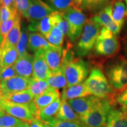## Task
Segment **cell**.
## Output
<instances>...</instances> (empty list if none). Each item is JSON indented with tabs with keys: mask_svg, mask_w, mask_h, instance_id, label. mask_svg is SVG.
<instances>
[{
	"mask_svg": "<svg viewBox=\"0 0 127 127\" xmlns=\"http://www.w3.org/2000/svg\"><path fill=\"white\" fill-rule=\"evenodd\" d=\"M2 41H3V38H0V44L2 43Z\"/></svg>",
	"mask_w": 127,
	"mask_h": 127,
	"instance_id": "49",
	"label": "cell"
},
{
	"mask_svg": "<svg viewBox=\"0 0 127 127\" xmlns=\"http://www.w3.org/2000/svg\"><path fill=\"white\" fill-rule=\"evenodd\" d=\"M0 109L9 115L25 122H31L35 117L31 114L28 105L14 104L0 99Z\"/></svg>",
	"mask_w": 127,
	"mask_h": 127,
	"instance_id": "8",
	"label": "cell"
},
{
	"mask_svg": "<svg viewBox=\"0 0 127 127\" xmlns=\"http://www.w3.org/2000/svg\"><path fill=\"white\" fill-rule=\"evenodd\" d=\"M46 49H42L35 53L33 60L32 78L40 80H47L50 70L45 57Z\"/></svg>",
	"mask_w": 127,
	"mask_h": 127,
	"instance_id": "10",
	"label": "cell"
},
{
	"mask_svg": "<svg viewBox=\"0 0 127 127\" xmlns=\"http://www.w3.org/2000/svg\"><path fill=\"white\" fill-rule=\"evenodd\" d=\"M101 99L94 95H90L85 97L68 100L67 102L73 110L80 117L88 114L99 102Z\"/></svg>",
	"mask_w": 127,
	"mask_h": 127,
	"instance_id": "13",
	"label": "cell"
},
{
	"mask_svg": "<svg viewBox=\"0 0 127 127\" xmlns=\"http://www.w3.org/2000/svg\"><path fill=\"white\" fill-rule=\"evenodd\" d=\"M34 56L28 52L22 57H18L13 65L17 75L26 78L32 77Z\"/></svg>",
	"mask_w": 127,
	"mask_h": 127,
	"instance_id": "15",
	"label": "cell"
},
{
	"mask_svg": "<svg viewBox=\"0 0 127 127\" xmlns=\"http://www.w3.org/2000/svg\"><path fill=\"white\" fill-rule=\"evenodd\" d=\"M34 96L28 90L7 95L0 99H5L14 104L28 105L34 100Z\"/></svg>",
	"mask_w": 127,
	"mask_h": 127,
	"instance_id": "23",
	"label": "cell"
},
{
	"mask_svg": "<svg viewBox=\"0 0 127 127\" xmlns=\"http://www.w3.org/2000/svg\"><path fill=\"white\" fill-rule=\"evenodd\" d=\"M106 73L110 85L117 90L127 87V60L123 57L117 58L109 64Z\"/></svg>",
	"mask_w": 127,
	"mask_h": 127,
	"instance_id": "4",
	"label": "cell"
},
{
	"mask_svg": "<svg viewBox=\"0 0 127 127\" xmlns=\"http://www.w3.org/2000/svg\"><path fill=\"white\" fill-rule=\"evenodd\" d=\"M125 2L127 4V0H125Z\"/></svg>",
	"mask_w": 127,
	"mask_h": 127,
	"instance_id": "51",
	"label": "cell"
},
{
	"mask_svg": "<svg viewBox=\"0 0 127 127\" xmlns=\"http://www.w3.org/2000/svg\"><path fill=\"white\" fill-rule=\"evenodd\" d=\"M90 95H91V94L84 82L71 87H66V88H64L61 94V100L68 101Z\"/></svg>",
	"mask_w": 127,
	"mask_h": 127,
	"instance_id": "19",
	"label": "cell"
},
{
	"mask_svg": "<svg viewBox=\"0 0 127 127\" xmlns=\"http://www.w3.org/2000/svg\"><path fill=\"white\" fill-rule=\"evenodd\" d=\"M42 124L43 122L38 118H35L29 123L30 127H42Z\"/></svg>",
	"mask_w": 127,
	"mask_h": 127,
	"instance_id": "42",
	"label": "cell"
},
{
	"mask_svg": "<svg viewBox=\"0 0 127 127\" xmlns=\"http://www.w3.org/2000/svg\"><path fill=\"white\" fill-rule=\"evenodd\" d=\"M19 127H30L29 123H27V122L23 121V123L21 124Z\"/></svg>",
	"mask_w": 127,
	"mask_h": 127,
	"instance_id": "45",
	"label": "cell"
},
{
	"mask_svg": "<svg viewBox=\"0 0 127 127\" xmlns=\"http://www.w3.org/2000/svg\"><path fill=\"white\" fill-rule=\"evenodd\" d=\"M84 84L91 95L102 99H109L113 90L102 71L98 68H94Z\"/></svg>",
	"mask_w": 127,
	"mask_h": 127,
	"instance_id": "2",
	"label": "cell"
},
{
	"mask_svg": "<svg viewBox=\"0 0 127 127\" xmlns=\"http://www.w3.org/2000/svg\"><path fill=\"white\" fill-rule=\"evenodd\" d=\"M15 15H16L12 16L11 18L9 19L7 21H6L5 23L2 24L1 25V35L2 36L3 40L5 38L6 36H7V35L8 34V33L13 27L14 23H15Z\"/></svg>",
	"mask_w": 127,
	"mask_h": 127,
	"instance_id": "37",
	"label": "cell"
},
{
	"mask_svg": "<svg viewBox=\"0 0 127 127\" xmlns=\"http://www.w3.org/2000/svg\"><path fill=\"white\" fill-rule=\"evenodd\" d=\"M64 57L63 50L61 47L51 46L45 50V57L50 72H55L62 68Z\"/></svg>",
	"mask_w": 127,
	"mask_h": 127,
	"instance_id": "14",
	"label": "cell"
},
{
	"mask_svg": "<svg viewBox=\"0 0 127 127\" xmlns=\"http://www.w3.org/2000/svg\"><path fill=\"white\" fill-rule=\"evenodd\" d=\"M55 118L61 120L82 124L80 117L68 104L67 101H62V104Z\"/></svg>",
	"mask_w": 127,
	"mask_h": 127,
	"instance_id": "22",
	"label": "cell"
},
{
	"mask_svg": "<svg viewBox=\"0 0 127 127\" xmlns=\"http://www.w3.org/2000/svg\"><path fill=\"white\" fill-rule=\"evenodd\" d=\"M16 76H18V75L16 72L14 65H12L0 71V82Z\"/></svg>",
	"mask_w": 127,
	"mask_h": 127,
	"instance_id": "38",
	"label": "cell"
},
{
	"mask_svg": "<svg viewBox=\"0 0 127 127\" xmlns=\"http://www.w3.org/2000/svg\"><path fill=\"white\" fill-rule=\"evenodd\" d=\"M42 127H52L50 126V125L44 123L43 122V124H42Z\"/></svg>",
	"mask_w": 127,
	"mask_h": 127,
	"instance_id": "46",
	"label": "cell"
},
{
	"mask_svg": "<svg viewBox=\"0 0 127 127\" xmlns=\"http://www.w3.org/2000/svg\"><path fill=\"white\" fill-rule=\"evenodd\" d=\"M117 101L122 107L127 108V88L117 96Z\"/></svg>",
	"mask_w": 127,
	"mask_h": 127,
	"instance_id": "40",
	"label": "cell"
},
{
	"mask_svg": "<svg viewBox=\"0 0 127 127\" xmlns=\"http://www.w3.org/2000/svg\"><path fill=\"white\" fill-rule=\"evenodd\" d=\"M101 26L92 18L87 21L84 31L76 47V52L79 57L88 55L96 43Z\"/></svg>",
	"mask_w": 127,
	"mask_h": 127,
	"instance_id": "3",
	"label": "cell"
},
{
	"mask_svg": "<svg viewBox=\"0 0 127 127\" xmlns=\"http://www.w3.org/2000/svg\"><path fill=\"white\" fill-rule=\"evenodd\" d=\"M107 127H127V108H113L108 114Z\"/></svg>",
	"mask_w": 127,
	"mask_h": 127,
	"instance_id": "17",
	"label": "cell"
},
{
	"mask_svg": "<svg viewBox=\"0 0 127 127\" xmlns=\"http://www.w3.org/2000/svg\"><path fill=\"white\" fill-rule=\"evenodd\" d=\"M15 0H3L1 4L12 11H17L15 7Z\"/></svg>",
	"mask_w": 127,
	"mask_h": 127,
	"instance_id": "41",
	"label": "cell"
},
{
	"mask_svg": "<svg viewBox=\"0 0 127 127\" xmlns=\"http://www.w3.org/2000/svg\"><path fill=\"white\" fill-rule=\"evenodd\" d=\"M112 108V102L111 99L101 98L88 114L80 117L83 127L106 126L108 116Z\"/></svg>",
	"mask_w": 127,
	"mask_h": 127,
	"instance_id": "1",
	"label": "cell"
},
{
	"mask_svg": "<svg viewBox=\"0 0 127 127\" xmlns=\"http://www.w3.org/2000/svg\"><path fill=\"white\" fill-rule=\"evenodd\" d=\"M54 12L55 11L42 0H30V7L26 18L29 23V31H36L39 22Z\"/></svg>",
	"mask_w": 127,
	"mask_h": 127,
	"instance_id": "7",
	"label": "cell"
},
{
	"mask_svg": "<svg viewBox=\"0 0 127 127\" xmlns=\"http://www.w3.org/2000/svg\"><path fill=\"white\" fill-rule=\"evenodd\" d=\"M95 52L97 55L111 57L117 54L120 48V44L115 35L109 38H97L94 46Z\"/></svg>",
	"mask_w": 127,
	"mask_h": 127,
	"instance_id": "12",
	"label": "cell"
},
{
	"mask_svg": "<svg viewBox=\"0 0 127 127\" xmlns=\"http://www.w3.org/2000/svg\"><path fill=\"white\" fill-rule=\"evenodd\" d=\"M112 17L114 23L121 30L125 18L127 17L125 5L122 1H116L113 4Z\"/></svg>",
	"mask_w": 127,
	"mask_h": 127,
	"instance_id": "25",
	"label": "cell"
},
{
	"mask_svg": "<svg viewBox=\"0 0 127 127\" xmlns=\"http://www.w3.org/2000/svg\"><path fill=\"white\" fill-rule=\"evenodd\" d=\"M58 26L61 29L64 36H66L68 37L69 34V26L68 22L63 18L61 21L58 24Z\"/></svg>",
	"mask_w": 127,
	"mask_h": 127,
	"instance_id": "39",
	"label": "cell"
},
{
	"mask_svg": "<svg viewBox=\"0 0 127 127\" xmlns=\"http://www.w3.org/2000/svg\"><path fill=\"white\" fill-rule=\"evenodd\" d=\"M45 38L52 45L61 47L64 42V35L57 25L52 30Z\"/></svg>",
	"mask_w": 127,
	"mask_h": 127,
	"instance_id": "32",
	"label": "cell"
},
{
	"mask_svg": "<svg viewBox=\"0 0 127 127\" xmlns=\"http://www.w3.org/2000/svg\"><path fill=\"white\" fill-rule=\"evenodd\" d=\"M15 7L17 11L27 18L30 7V0H15Z\"/></svg>",
	"mask_w": 127,
	"mask_h": 127,
	"instance_id": "35",
	"label": "cell"
},
{
	"mask_svg": "<svg viewBox=\"0 0 127 127\" xmlns=\"http://www.w3.org/2000/svg\"><path fill=\"white\" fill-rule=\"evenodd\" d=\"M21 14L17 12L15 15V23L13 27L2 42L4 49L17 47L20 39L21 31Z\"/></svg>",
	"mask_w": 127,
	"mask_h": 127,
	"instance_id": "16",
	"label": "cell"
},
{
	"mask_svg": "<svg viewBox=\"0 0 127 127\" xmlns=\"http://www.w3.org/2000/svg\"><path fill=\"white\" fill-rule=\"evenodd\" d=\"M29 37L30 33L28 27H27L25 23H23L20 38L17 45V48L18 52V57L23 56L27 53V49L28 48L29 42Z\"/></svg>",
	"mask_w": 127,
	"mask_h": 127,
	"instance_id": "29",
	"label": "cell"
},
{
	"mask_svg": "<svg viewBox=\"0 0 127 127\" xmlns=\"http://www.w3.org/2000/svg\"><path fill=\"white\" fill-rule=\"evenodd\" d=\"M0 38H2V35H1V25H0Z\"/></svg>",
	"mask_w": 127,
	"mask_h": 127,
	"instance_id": "50",
	"label": "cell"
},
{
	"mask_svg": "<svg viewBox=\"0 0 127 127\" xmlns=\"http://www.w3.org/2000/svg\"><path fill=\"white\" fill-rule=\"evenodd\" d=\"M59 98H60V93L58 90L49 87L42 94L35 98L34 101L39 112H40L41 110Z\"/></svg>",
	"mask_w": 127,
	"mask_h": 127,
	"instance_id": "20",
	"label": "cell"
},
{
	"mask_svg": "<svg viewBox=\"0 0 127 127\" xmlns=\"http://www.w3.org/2000/svg\"><path fill=\"white\" fill-rule=\"evenodd\" d=\"M18 58V52L17 47L4 49L2 54L1 70L13 65Z\"/></svg>",
	"mask_w": 127,
	"mask_h": 127,
	"instance_id": "28",
	"label": "cell"
},
{
	"mask_svg": "<svg viewBox=\"0 0 127 127\" xmlns=\"http://www.w3.org/2000/svg\"><path fill=\"white\" fill-rule=\"evenodd\" d=\"M23 122L0 109V127H19Z\"/></svg>",
	"mask_w": 127,
	"mask_h": 127,
	"instance_id": "33",
	"label": "cell"
},
{
	"mask_svg": "<svg viewBox=\"0 0 127 127\" xmlns=\"http://www.w3.org/2000/svg\"><path fill=\"white\" fill-rule=\"evenodd\" d=\"M112 7L113 4L110 3L91 18L100 26L108 28L113 33L114 35L117 36L120 34L121 29L112 20Z\"/></svg>",
	"mask_w": 127,
	"mask_h": 127,
	"instance_id": "11",
	"label": "cell"
},
{
	"mask_svg": "<svg viewBox=\"0 0 127 127\" xmlns=\"http://www.w3.org/2000/svg\"><path fill=\"white\" fill-rule=\"evenodd\" d=\"M109 0H83L80 8L89 13H98L109 4Z\"/></svg>",
	"mask_w": 127,
	"mask_h": 127,
	"instance_id": "26",
	"label": "cell"
},
{
	"mask_svg": "<svg viewBox=\"0 0 127 127\" xmlns=\"http://www.w3.org/2000/svg\"><path fill=\"white\" fill-rule=\"evenodd\" d=\"M61 15L69 24L68 38L71 41H75L82 33L84 26L87 23L86 16L79 8L77 7L69 8L63 12Z\"/></svg>",
	"mask_w": 127,
	"mask_h": 127,
	"instance_id": "6",
	"label": "cell"
},
{
	"mask_svg": "<svg viewBox=\"0 0 127 127\" xmlns=\"http://www.w3.org/2000/svg\"><path fill=\"white\" fill-rule=\"evenodd\" d=\"M73 1H74V4H75L76 7H78V8H80L81 6L82 1H83V0H73Z\"/></svg>",
	"mask_w": 127,
	"mask_h": 127,
	"instance_id": "44",
	"label": "cell"
},
{
	"mask_svg": "<svg viewBox=\"0 0 127 127\" xmlns=\"http://www.w3.org/2000/svg\"><path fill=\"white\" fill-rule=\"evenodd\" d=\"M1 95H2V94H1V85H0V98L1 97Z\"/></svg>",
	"mask_w": 127,
	"mask_h": 127,
	"instance_id": "48",
	"label": "cell"
},
{
	"mask_svg": "<svg viewBox=\"0 0 127 127\" xmlns=\"http://www.w3.org/2000/svg\"><path fill=\"white\" fill-rule=\"evenodd\" d=\"M2 1H3V0H0V3H1H1H2Z\"/></svg>",
	"mask_w": 127,
	"mask_h": 127,
	"instance_id": "52",
	"label": "cell"
},
{
	"mask_svg": "<svg viewBox=\"0 0 127 127\" xmlns=\"http://www.w3.org/2000/svg\"></svg>",
	"mask_w": 127,
	"mask_h": 127,
	"instance_id": "54",
	"label": "cell"
},
{
	"mask_svg": "<svg viewBox=\"0 0 127 127\" xmlns=\"http://www.w3.org/2000/svg\"><path fill=\"white\" fill-rule=\"evenodd\" d=\"M17 11H12L0 3V25L7 21L13 15H16Z\"/></svg>",
	"mask_w": 127,
	"mask_h": 127,
	"instance_id": "36",
	"label": "cell"
},
{
	"mask_svg": "<svg viewBox=\"0 0 127 127\" xmlns=\"http://www.w3.org/2000/svg\"><path fill=\"white\" fill-rule=\"evenodd\" d=\"M51 46L53 45L48 41L43 35L36 32L30 34L28 49L31 52L35 53L38 51L42 49H47Z\"/></svg>",
	"mask_w": 127,
	"mask_h": 127,
	"instance_id": "21",
	"label": "cell"
},
{
	"mask_svg": "<svg viewBox=\"0 0 127 127\" xmlns=\"http://www.w3.org/2000/svg\"><path fill=\"white\" fill-rule=\"evenodd\" d=\"M63 18L61 13L55 12L41 20L36 27V31L46 37L55 27L57 26Z\"/></svg>",
	"mask_w": 127,
	"mask_h": 127,
	"instance_id": "18",
	"label": "cell"
},
{
	"mask_svg": "<svg viewBox=\"0 0 127 127\" xmlns=\"http://www.w3.org/2000/svg\"><path fill=\"white\" fill-rule=\"evenodd\" d=\"M47 81L49 87L57 90L64 89L68 86L67 80L62 68L57 72H50Z\"/></svg>",
	"mask_w": 127,
	"mask_h": 127,
	"instance_id": "24",
	"label": "cell"
},
{
	"mask_svg": "<svg viewBox=\"0 0 127 127\" xmlns=\"http://www.w3.org/2000/svg\"><path fill=\"white\" fill-rule=\"evenodd\" d=\"M42 1L48 5L55 12L61 14L69 8L76 7L73 0H42Z\"/></svg>",
	"mask_w": 127,
	"mask_h": 127,
	"instance_id": "30",
	"label": "cell"
},
{
	"mask_svg": "<svg viewBox=\"0 0 127 127\" xmlns=\"http://www.w3.org/2000/svg\"><path fill=\"white\" fill-rule=\"evenodd\" d=\"M49 87L47 80H40L32 77L28 90L35 98L42 94Z\"/></svg>",
	"mask_w": 127,
	"mask_h": 127,
	"instance_id": "31",
	"label": "cell"
},
{
	"mask_svg": "<svg viewBox=\"0 0 127 127\" xmlns=\"http://www.w3.org/2000/svg\"></svg>",
	"mask_w": 127,
	"mask_h": 127,
	"instance_id": "53",
	"label": "cell"
},
{
	"mask_svg": "<svg viewBox=\"0 0 127 127\" xmlns=\"http://www.w3.org/2000/svg\"><path fill=\"white\" fill-rule=\"evenodd\" d=\"M125 52H126V54L127 55V41L125 45Z\"/></svg>",
	"mask_w": 127,
	"mask_h": 127,
	"instance_id": "47",
	"label": "cell"
},
{
	"mask_svg": "<svg viewBox=\"0 0 127 127\" xmlns=\"http://www.w3.org/2000/svg\"><path fill=\"white\" fill-rule=\"evenodd\" d=\"M44 123L50 125L52 127H83L82 124L61 120L55 117Z\"/></svg>",
	"mask_w": 127,
	"mask_h": 127,
	"instance_id": "34",
	"label": "cell"
},
{
	"mask_svg": "<svg viewBox=\"0 0 127 127\" xmlns=\"http://www.w3.org/2000/svg\"><path fill=\"white\" fill-rule=\"evenodd\" d=\"M3 51H4L3 45L2 43H1L0 44V71H1V64H2Z\"/></svg>",
	"mask_w": 127,
	"mask_h": 127,
	"instance_id": "43",
	"label": "cell"
},
{
	"mask_svg": "<svg viewBox=\"0 0 127 127\" xmlns=\"http://www.w3.org/2000/svg\"><path fill=\"white\" fill-rule=\"evenodd\" d=\"M32 78H26L20 76L5 79L0 82L1 89V97L28 90Z\"/></svg>",
	"mask_w": 127,
	"mask_h": 127,
	"instance_id": "9",
	"label": "cell"
},
{
	"mask_svg": "<svg viewBox=\"0 0 127 127\" xmlns=\"http://www.w3.org/2000/svg\"><path fill=\"white\" fill-rule=\"evenodd\" d=\"M67 80L68 86L82 83L89 73L88 65L81 59H73L62 65Z\"/></svg>",
	"mask_w": 127,
	"mask_h": 127,
	"instance_id": "5",
	"label": "cell"
},
{
	"mask_svg": "<svg viewBox=\"0 0 127 127\" xmlns=\"http://www.w3.org/2000/svg\"><path fill=\"white\" fill-rule=\"evenodd\" d=\"M62 104V100L60 98L55 100L48 106L44 108L39 112V119L44 123L55 118L59 111Z\"/></svg>",
	"mask_w": 127,
	"mask_h": 127,
	"instance_id": "27",
	"label": "cell"
}]
</instances>
